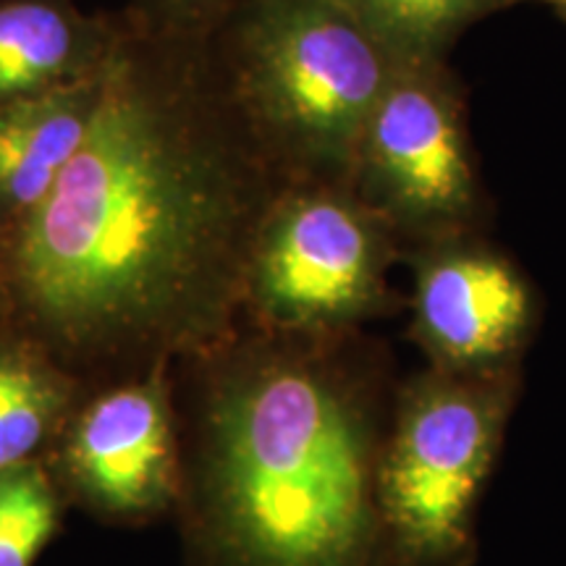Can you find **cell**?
<instances>
[{
  "mask_svg": "<svg viewBox=\"0 0 566 566\" xmlns=\"http://www.w3.org/2000/svg\"><path fill=\"white\" fill-rule=\"evenodd\" d=\"M283 187L223 87L210 21L129 6L87 137L0 239V328L87 388L200 357L242 325L254 233Z\"/></svg>",
  "mask_w": 566,
  "mask_h": 566,
  "instance_id": "1",
  "label": "cell"
},
{
  "mask_svg": "<svg viewBox=\"0 0 566 566\" xmlns=\"http://www.w3.org/2000/svg\"><path fill=\"white\" fill-rule=\"evenodd\" d=\"M354 336L239 325L174 365L187 566H384L386 430Z\"/></svg>",
  "mask_w": 566,
  "mask_h": 566,
  "instance_id": "2",
  "label": "cell"
},
{
  "mask_svg": "<svg viewBox=\"0 0 566 566\" xmlns=\"http://www.w3.org/2000/svg\"><path fill=\"white\" fill-rule=\"evenodd\" d=\"M223 87L283 184H349L399 61L346 0H233L210 21Z\"/></svg>",
  "mask_w": 566,
  "mask_h": 566,
  "instance_id": "3",
  "label": "cell"
},
{
  "mask_svg": "<svg viewBox=\"0 0 566 566\" xmlns=\"http://www.w3.org/2000/svg\"><path fill=\"white\" fill-rule=\"evenodd\" d=\"M514 384V367L499 373L430 367L401 391L378 467L380 520L394 562L462 566Z\"/></svg>",
  "mask_w": 566,
  "mask_h": 566,
  "instance_id": "4",
  "label": "cell"
},
{
  "mask_svg": "<svg viewBox=\"0 0 566 566\" xmlns=\"http://www.w3.org/2000/svg\"><path fill=\"white\" fill-rule=\"evenodd\" d=\"M396 239L349 184H286L254 233L242 325L275 334L357 331L391 307Z\"/></svg>",
  "mask_w": 566,
  "mask_h": 566,
  "instance_id": "5",
  "label": "cell"
},
{
  "mask_svg": "<svg viewBox=\"0 0 566 566\" xmlns=\"http://www.w3.org/2000/svg\"><path fill=\"white\" fill-rule=\"evenodd\" d=\"M352 189L396 237L470 233L483 187L462 87L443 59L396 63L359 139Z\"/></svg>",
  "mask_w": 566,
  "mask_h": 566,
  "instance_id": "6",
  "label": "cell"
},
{
  "mask_svg": "<svg viewBox=\"0 0 566 566\" xmlns=\"http://www.w3.org/2000/svg\"><path fill=\"white\" fill-rule=\"evenodd\" d=\"M42 464L69 509L101 525L176 516L184 454L174 365L87 388Z\"/></svg>",
  "mask_w": 566,
  "mask_h": 566,
  "instance_id": "7",
  "label": "cell"
},
{
  "mask_svg": "<svg viewBox=\"0 0 566 566\" xmlns=\"http://www.w3.org/2000/svg\"><path fill=\"white\" fill-rule=\"evenodd\" d=\"M535 294L509 254L470 233L417 244L412 336L430 367L512 370L535 325Z\"/></svg>",
  "mask_w": 566,
  "mask_h": 566,
  "instance_id": "8",
  "label": "cell"
},
{
  "mask_svg": "<svg viewBox=\"0 0 566 566\" xmlns=\"http://www.w3.org/2000/svg\"><path fill=\"white\" fill-rule=\"evenodd\" d=\"M103 71L66 87L0 101V239L45 202L82 147L101 103Z\"/></svg>",
  "mask_w": 566,
  "mask_h": 566,
  "instance_id": "9",
  "label": "cell"
},
{
  "mask_svg": "<svg viewBox=\"0 0 566 566\" xmlns=\"http://www.w3.org/2000/svg\"><path fill=\"white\" fill-rule=\"evenodd\" d=\"M113 34L116 17L74 0H0V101L101 74Z\"/></svg>",
  "mask_w": 566,
  "mask_h": 566,
  "instance_id": "10",
  "label": "cell"
},
{
  "mask_svg": "<svg viewBox=\"0 0 566 566\" xmlns=\"http://www.w3.org/2000/svg\"><path fill=\"white\" fill-rule=\"evenodd\" d=\"M84 391L45 349L0 328V472L42 462Z\"/></svg>",
  "mask_w": 566,
  "mask_h": 566,
  "instance_id": "11",
  "label": "cell"
},
{
  "mask_svg": "<svg viewBox=\"0 0 566 566\" xmlns=\"http://www.w3.org/2000/svg\"><path fill=\"white\" fill-rule=\"evenodd\" d=\"M396 61L446 59L467 27L516 0H346Z\"/></svg>",
  "mask_w": 566,
  "mask_h": 566,
  "instance_id": "12",
  "label": "cell"
},
{
  "mask_svg": "<svg viewBox=\"0 0 566 566\" xmlns=\"http://www.w3.org/2000/svg\"><path fill=\"white\" fill-rule=\"evenodd\" d=\"M69 504L42 462L0 472V566H34L63 530Z\"/></svg>",
  "mask_w": 566,
  "mask_h": 566,
  "instance_id": "13",
  "label": "cell"
},
{
  "mask_svg": "<svg viewBox=\"0 0 566 566\" xmlns=\"http://www.w3.org/2000/svg\"><path fill=\"white\" fill-rule=\"evenodd\" d=\"M233 0H134V9H142L153 17L187 21V24H205L218 19Z\"/></svg>",
  "mask_w": 566,
  "mask_h": 566,
  "instance_id": "14",
  "label": "cell"
},
{
  "mask_svg": "<svg viewBox=\"0 0 566 566\" xmlns=\"http://www.w3.org/2000/svg\"><path fill=\"white\" fill-rule=\"evenodd\" d=\"M541 3H546L548 9H554L566 21V0H541Z\"/></svg>",
  "mask_w": 566,
  "mask_h": 566,
  "instance_id": "15",
  "label": "cell"
}]
</instances>
